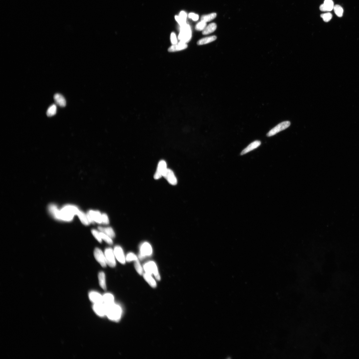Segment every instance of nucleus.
I'll return each instance as SVG.
<instances>
[{"mask_svg": "<svg viewBox=\"0 0 359 359\" xmlns=\"http://www.w3.org/2000/svg\"><path fill=\"white\" fill-rule=\"evenodd\" d=\"M143 277L145 280L151 287L153 288L156 287L157 286L156 282L151 274L146 273H144L143 274Z\"/></svg>", "mask_w": 359, "mask_h": 359, "instance_id": "21", "label": "nucleus"}, {"mask_svg": "<svg viewBox=\"0 0 359 359\" xmlns=\"http://www.w3.org/2000/svg\"><path fill=\"white\" fill-rule=\"evenodd\" d=\"M90 223L96 222L102 223L101 214L98 211H90L87 214Z\"/></svg>", "mask_w": 359, "mask_h": 359, "instance_id": "9", "label": "nucleus"}, {"mask_svg": "<svg viewBox=\"0 0 359 359\" xmlns=\"http://www.w3.org/2000/svg\"><path fill=\"white\" fill-rule=\"evenodd\" d=\"M188 16L189 18L191 19L194 21H197L199 19L198 15L194 13H189V14Z\"/></svg>", "mask_w": 359, "mask_h": 359, "instance_id": "38", "label": "nucleus"}, {"mask_svg": "<svg viewBox=\"0 0 359 359\" xmlns=\"http://www.w3.org/2000/svg\"><path fill=\"white\" fill-rule=\"evenodd\" d=\"M216 38L217 37L216 36H212L205 37V38H202L199 40L197 42V44L199 45L207 44L216 40Z\"/></svg>", "mask_w": 359, "mask_h": 359, "instance_id": "23", "label": "nucleus"}, {"mask_svg": "<svg viewBox=\"0 0 359 359\" xmlns=\"http://www.w3.org/2000/svg\"><path fill=\"white\" fill-rule=\"evenodd\" d=\"M89 296L90 300L94 304L103 302V296L96 291L91 292Z\"/></svg>", "mask_w": 359, "mask_h": 359, "instance_id": "14", "label": "nucleus"}, {"mask_svg": "<svg viewBox=\"0 0 359 359\" xmlns=\"http://www.w3.org/2000/svg\"><path fill=\"white\" fill-rule=\"evenodd\" d=\"M179 16L183 21H186L187 16V14L185 11H181L180 13Z\"/></svg>", "mask_w": 359, "mask_h": 359, "instance_id": "39", "label": "nucleus"}, {"mask_svg": "<svg viewBox=\"0 0 359 359\" xmlns=\"http://www.w3.org/2000/svg\"><path fill=\"white\" fill-rule=\"evenodd\" d=\"M100 233L102 240L105 241L106 243L109 244V245H112V244H113V241L112 240V238L110 237L100 231Z\"/></svg>", "mask_w": 359, "mask_h": 359, "instance_id": "29", "label": "nucleus"}, {"mask_svg": "<svg viewBox=\"0 0 359 359\" xmlns=\"http://www.w3.org/2000/svg\"><path fill=\"white\" fill-rule=\"evenodd\" d=\"M50 212L54 217L58 220L66 221H71L75 215H77L80 211L76 206L72 205L65 206L59 209L55 206L51 205L49 207Z\"/></svg>", "mask_w": 359, "mask_h": 359, "instance_id": "1", "label": "nucleus"}, {"mask_svg": "<svg viewBox=\"0 0 359 359\" xmlns=\"http://www.w3.org/2000/svg\"><path fill=\"white\" fill-rule=\"evenodd\" d=\"M206 26V23L202 21H201L197 24L195 26V29L198 31H203Z\"/></svg>", "mask_w": 359, "mask_h": 359, "instance_id": "33", "label": "nucleus"}, {"mask_svg": "<svg viewBox=\"0 0 359 359\" xmlns=\"http://www.w3.org/2000/svg\"><path fill=\"white\" fill-rule=\"evenodd\" d=\"M93 309L98 316L102 317L106 315L107 306L103 302L94 304Z\"/></svg>", "mask_w": 359, "mask_h": 359, "instance_id": "11", "label": "nucleus"}, {"mask_svg": "<svg viewBox=\"0 0 359 359\" xmlns=\"http://www.w3.org/2000/svg\"><path fill=\"white\" fill-rule=\"evenodd\" d=\"M98 279L99 285L101 287L104 289V290H106V275L103 272H100L99 273Z\"/></svg>", "mask_w": 359, "mask_h": 359, "instance_id": "22", "label": "nucleus"}, {"mask_svg": "<svg viewBox=\"0 0 359 359\" xmlns=\"http://www.w3.org/2000/svg\"><path fill=\"white\" fill-rule=\"evenodd\" d=\"M290 125L291 123L289 121H286L282 122L271 129L267 134V136L268 137H270L275 135L279 132L287 128L290 126Z\"/></svg>", "mask_w": 359, "mask_h": 359, "instance_id": "6", "label": "nucleus"}, {"mask_svg": "<svg viewBox=\"0 0 359 359\" xmlns=\"http://www.w3.org/2000/svg\"><path fill=\"white\" fill-rule=\"evenodd\" d=\"M57 106L55 104H53L50 106L47 111V116L51 117L55 115L56 113Z\"/></svg>", "mask_w": 359, "mask_h": 359, "instance_id": "27", "label": "nucleus"}, {"mask_svg": "<svg viewBox=\"0 0 359 359\" xmlns=\"http://www.w3.org/2000/svg\"><path fill=\"white\" fill-rule=\"evenodd\" d=\"M134 266L137 272L140 275H142L143 273V268L138 260L135 261Z\"/></svg>", "mask_w": 359, "mask_h": 359, "instance_id": "31", "label": "nucleus"}, {"mask_svg": "<svg viewBox=\"0 0 359 359\" xmlns=\"http://www.w3.org/2000/svg\"><path fill=\"white\" fill-rule=\"evenodd\" d=\"M103 302L107 306L111 305L114 303V297L111 293L105 294L103 296Z\"/></svg>", "mask_w": 359, "mask_h": 359, "instance_id": "20", "label": "nucleus"}, {"mask_svg": "<svg viewBox=\"0 0 359 359\" xmlns=\"http://www.w3.org/2000/svg\"><path fill=\"white\" fill-rule=\"evenodd\" d=\"M102 223L105 224H108L109 223L108 217L105 214H102Z\"/></svg>", "mask_w": 359, "mask_h": 359, "instance_id": "37", "label": "nucleus"}, {"mask_svg": "<svg viewBox=\"0 0 359 359\" xmlns=\"http://www.w3.org/2000/svg\"><path fill=\"white\" fill-rule=\"evenodd\" d=\"M216 14L215 13L203 15L201 17V21H203L206 23V22L212 21L215 18L216 16Z\"/></svg>", "mask_w": 359, "mask_h": 359, "instance_id": "26", "label": "nucleus"}, {"mask_svg": "<svg viewBox=\"0 0 359 359\" xmlns=\"http://www.w3.org/2000/svg\"><path fill=\"white\" fill-rule=\"evenodd\" d=\"M138 260V257L136 254L132 253H129L127 254L126 256V261L131 262L133 261H136Z\"/></svg>", "mask_w": 359, "mask_h": 359, "instance_id": "30", "label": "nucleus"}, {"mask_svg": "<svg viewBox=\"0 0 359 359\" xmlns=\"http://www.w3.org/2000/svg\"><path fill=\"white\" fill-rule=\"evenodd\" d=\"M163 177L172 185H175L177 183V181L176 177L175 175L173 172L170 169H167Z\"/></svg>", "mask_w": 359, "mask_h": 359, "instance_id": "13", "label": "nucleus"}, {"mask_svg": "<svg viewBox=\"0 0 359 359\" xmlns=\"http://www.w3.org/2000/svg\"><path fill=\"white\" fill-rule=\"evenodd\" d=\"M170 40L171 43L172 45L176 44L178 43L176 34L174 32H172L171 34Z\"/></svg>", "mask_w": 359, "mask_h": 359, "instance_id": "35", "label": "nucleus"}, {"mask_svg": "<svg viewBox=\"0 0 359 359\" xmlns=\"http://www.w3.org/2000/svg\"><path fill=\"white\" fill-rule=\"evenodd\" d=\"M143 268L145 273L151 275L153 274L157 280H160V276L159 273L158 267L154 261H149L145 264L143 266Z\"/></svg>", "mask_w": 359, "mask_h": 359, "instance_id": "4", "label": "nucleus"}, {"mask_svg": "<svg viewBox=\"0 0 359 359\" xmlns=\"http://www.w3.org/2000/svg\"><path fill=\"white\" fill-rule=\"evenodd\" d=\"M91 232L93 236L95 238L97 241L99 243H101L102 242V239L101 236L100 231L96 230V229H93L91 231Z\"/></svg>", "mask_w": 359, "mask_h": 359, "instance_id": "32", "label": "nucleus"}, {"mask_svg": "<svg viewBox=\"0 0 359 359\" xmlns=\"http://www.w3.org/2000/svg\"><path fill=\"white\" fill-rule=\"evenodd\" d=\"M334 3L333 0H325L324 3L320 7V11H329L333 9Z\"/></svg>", "mask_w": 359, "mask_h": 359, "instance_id": "16", "label": "nucleus"}, {"mask_svg": "<svg viewBox=\"0 0 359 359\" xmlns=\"http://www.w3.org/2000/svg\"><path fill=\"white\" fill-rule=\"evenodd\" d=\"M104 253L107 264L111 267H115L116 265V258L114 249L111 248H107L105 250Z\"/></svg>", "mask_w": 359, "mask_h": 359, "instance_id": "5", "label": "nucleus"}, {"mask_svg": "<svg viewBox=\"0 0 359 359\" xmlns=\"http://www.w3.org/2000/svg\"><path fill=\"white\" fill-rule=\"evenodd\" d=\"M94 256L95 258L101 265L103 267H106L107 265L105 256L100 249L96 248L94 251Z\"/></svg>", "mask_w": 359, "mask_h": 359, "instance_id": "8", "label": "nucleus"}, {"mask_svg": "<svg viewBox=\"0 0 359 359\" xmlns=\"http://www.w3.org/2000/svg\"><path fill=\"white\" fill-rule=\"evenodd\" d=\"M98 230L99 231L103 233L110 237L111 238H114L115 237L116 234L113 229L111 227H103L99 226Z\"/></svg>", "mask_w": 359, "mask_h": 359, "instance_id": "19", "label": "nucleus"}, {"mask_svg": "<svg viewBox=\"0 0 359 359\" xmlns=\"http://www.w3.org/2000/svg\"><path fill=\"white\" fill-rule=\"evenodd\" d=\"M192 37V31L191 27L188 24L180 27V32L178 36L180 41L187 43Z\"/></svg>", "mask_w": 359, "mask_h": 359, "instance_id": "3", "label": "nucleus"}, {"mask_svg": "<svg viewBox=\"0 0 359 359\" xmlns=\"http://www.w3.org/2000/svg\"><path fill=\"white\" fill-rule=\"evenodd\" d=\"M122 310L121 306L114 303L107 306L106 316L112 321H118L121 319Z\"/></svg>", "mask_w": 359, "mask_h": 359, "instance_id": "2", "label": "nucleus"}, {"mask_svg": "<svg viewBox=\"0 0 359 359\" xmlns=\"http://www.w3.org/2000/svg\"><path fill=\"white\" fill-rule=\"evenodd\" d=\"M175 19L176 21L178 22V23L180 26H183L187 24L186 21H183L179 16H175Z\"/></svg>", "mask_w": 359, "mask_h": 359, "instance_id": "36", "label": "nucleus"}, {"mask_svg": "<svg viewBox=\"0 0 359 359\" xmlns=\"http://www.w3.org/2000/svg\"><path fill=\"white\" fill-rule=\"evenodd\" d=\"M321 17L323 19L324 21L328 22L332 18L333 15L330 13H327L321 14Z\"/></svg>", "mask_w": 359, "mask_h": 359, "instance_id": "34", "label": "nucleus"}, {"mask_svg": "<svg viewBox=\"0 0 359 359\" xmlns=\"http://www.w3.org/2000/svg\"><path fill=\"white\" fill-rule=\"evenodd\" d=\"M216 24L215 23H213L209 24L203 30L202 34L205 35L212 33L216 31Z\"/></svg>", "mask_w": 359, "mask_h": 359, "instance_id": "24", "label": "nucleus"}, {"mask_svg": "<svg viewBox=\"0 0 359 359\" xmlns=\"http://www.w3.org/2000/svg\"><path fill=\"white\" fill-rule=\"evenodd\" d=\"M188 45L187 43L180 41L176 44L172 45L169 47L168 50L169 52H175L182 50L186 49Z\"/></svg>", "mask_w": 359, "mask_h": 359, "instance_id": "15", "label": "nucleus"}, {"mask_svg": "<svg viewBox=\"0 0 359 359\" xmlns=\"http://www.w3.org/2000/svg\"><path fill=\"white\" fill-rule=\"evenodd\" d=\"M114 251L116 260L122 264H125L126 256L125 255L123 250L121 247L119 245L115 246Z\"/></svg>", "mask_w": 359, "mask_h": 359, "instance_id": "10", "label": "nucleus"}, {"mask_svg": "<svg viewBox=\"0 0 359 359\" xmlns=\"http://www.w3.org/2000/svg\"><path fill=\"white\" fill-rule=\"evenodd\" d=\"M54 98L56 104L61 107L66 106V102L64 97L60 94H56L54 95Z\"/></svg>", "mask_w": 359, "mask_h": 359, "instance_id": "18", "label": "nucleus"}, {"mask_svg": "<svg viewBox=\"0 0 359 359\" xmlns=\"http://www.w3.org/2000/svg\"><path fill=\"white\" fill-rule=\"evenodd\" d=\"M167 164L165 161L161 160L159 162L158 164V168L154 175V178L155 179H158L161 177H163L164 174L165 173L167 169Z\"/></svg>", "mask_w": 359, "mask_h": 359, "instance_id": "12", "label": "nucleus"}, {"mask_svg": "<svg viewBox=\"0 0 359 359\" xmlns=\"http://www.w3.org/2000/svg\"><path fill=\"white\" fill-rule=\"evenodd\" d=\"M333 10L335 14L338 17H341L343 16V10L342 7L338 5L334 6Z\"/></svg>", "mask_w": 359, "mask_h": 359, "instance_id": "28", "label": "nucleus"}, {"mask_svg": "<svg viewBox=\"0 0 359 359\" xmlns=\"http://www.w3.org/2000/svg\"><path fill=\"white\" fill-rule=\"evenodd\" d=\"M261 142L260 141L256 140L254 141L249 145L246 148L244 149L241 153V155H243L253 150L260 145Z\"/></svg>", "mask_w": 359, "mask_h": 359, "instance_id": "17", "label": "nucleus"}, {"mask_svg": "<svg viewBox=\"0 0 359 359\" xmlns=\"http://www.w3.org/2000/svg\"><path fill=\"white\" fill-rule=\"evenodd\" d=\"M77 215L78 216L81 222L82 223L84 224V225L88 226L90 223L87 214H85L83 212L80 211Z\"/></svg>", "mask_w": 359, "mask_h": 359, "instance_id": "25", "label": "nucleus"}, {"mask_svg": "<svg viewBox=\"0 0 359 359\" xmlns=\"http://www.w3.org/2000/svg\"><path fill=\"white\" fill-rule=\"evenodd\" d=\"M152 253L153 248L150 244L147 242L141 244L140 247L139 258L143 259L146 256H150Z\"/></svg>", "mask_w": 359, "mask_h": 359, "instance_id": "7", "label": "nucleus"}]
</instances>
